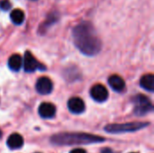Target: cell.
<instances>
[{
	"label": "cell",
	"instance_id": "9",
	"mask_svg": "<svg viewBox=\"0 0 154 153\" xmlns=\"http://www.w3.org/2000/svg\"><path fill=\"white\" fill-rule=\"evenodd\" d=\"M68 108L73 114H81L85 111V103L79 97H72L68 102Z\"/></svg>",
	"mask_w": 154,
	"mask_h": 153
},
{
	"label": "cell",
	"instance_id": "6",
	"mask_svg": "<svg viewBox=\"0 0 154 153\" xmlns=\"http://www.w3.org/2000/svg\"><path fill=\"white\" fill-rule=\"evenodd\" d=\"M90 96L95 101L102 103L108 98V91L105 86L101 84H97L92 87L90 90Z\"/></svg>",
	"mask_w": 154,
	"mask_h": 153
},
{
	"label": "cell",
	"instance_id": "1",
	"mask_svg": "<svg viewBox=\"0 0 154 153\" xmlns=\"http://www.w3.org/2000/svg\"><path fill=\"white\" fill-rule=\"evenodd\" d=\"M72 35L75 45L83 54L94 56L101 50L102 42L90 23L84 22L78 24L73 29Z\"/></svg>",
	"mask_w": 154,
	"mask_h": 153
},
{
	"label": "cell",
	"instance_id": "17",
	"mask_svg": "<svg viewBox=\"0 0 154 153\" xmlns=\"http://www.w3.org/2000/svg\"><path fill=\"white\" fill-rule=\"evenodd\" d=\"M102 153H112V151H110V150H108V149H106L105 151H103Z\"/></svg>",
	"mask_w": 154,
	"mask_h": 153
},
{
	"label": "cell",
	"instance_id": "2",
	"mask_svg": "<svg viewBox=\"0 0 154 153\" xmlns=\"http://www.w3.org/2000/svg\"><path fill=\"white\" fill-rule=\"evenodd\" d=\"M104 138L87 134V133H66L60 134L52 137V142L57 144H81V143H92V142H101Z\"/></svg>",
	"mask_w": 154,
	"mask_h": 153
},
{
	"label": "cell",
	"instance_id": "14",
	"mask_svg": "<svg viewBox=\"0 0 154 153\" xmlns=\"http://www.w3.org/2000/svg\"><path fill=\"white\" fill-rule=\"evenodd\" d=\"M11 21L14 24H22L24 20V14L21 9H14L10 14Z\"/></svg>",
	"mask_w": 154,
	"mask_h": 153
},
{
	"label": "cell",
	"instance_id": "3",
	"mask_svg": "<svg viewBox=\"0 0 154 153\" xmlns=\"http://www.w3.org/2000/svg\"><path fill=\"white\" fill-rule=\"evenodd\" d=\"M147 125L148 123H128L122 124H109L106 127V131L112 133H130L143 129Z\"/></svg>",
	"mask_w": 154,
	"mask_h": 153
},
{
	"label": "cell",
	"instance_id": "19",
	"mask_svg": "<svg viewBox=\"0 0 154 153\" xmlns=\"http://www.w3.org/2000/svg\"><path fill=\"white\" fill-rule=\"evenodd\" d=\"M31 1H35V0H31Z\"/></svg>",
	"mask_w": 154,
	"mask_h": 153
},
{
	"label": "cell",
	"instance_id": "16",
	"mask_svg": "<svg viewBox=\"0 0 154 153\" xmlns=\"http://www.w3.org/2000/svg\"><path fill=\"white\" fill-rule=\"evenodd\" d=\"M69 153H87V152H86V151H85V150H83V149H74V150H72V151H71Z\"/></svg>",
	"mask_w": 154,
	"mask_h": 153
},
{
	"label": "cell",
	"instance_id": "20",
	"mask_svg": "<svg viewBox=\"0 0 154 153\" xmlns=\"http://www.w3.org/2000/svg\"><path fill=\"white\" fill-rule=\"evenodd\" d=\"M132 153H136V152H132Z\"/></svg>",
	"mask_w": 154,
	"mask_h": 153
},
{
	"label": "cell",
	"instance_id": "11",
	"mask_svg": "<svg viewBox=\"0 0 154 153\" xmlns=\"http://www.w3.org/2000/svg\"><path fill=\"white\" fill-rule=\"evenodd\" d=\"M6 144L12 150L20 149L23 145V137L20 134H18V133H13V134H11L7 138Z\"/></svg>",
	"mask_w": 154,
	"mask_h": 153
},
{
	"label": "cell",
	"instance_id": "18",
	"mask_svg": "<svg viewBox=\"0 0 154 153\" xmlns=\"http://www.w3.org/2000/svg\"><path fill=\"white\" fill-rule=\"evenodd\" d=\"M1 137H2V131L0 130V139H1Z\"/></svg>",
	"mask_w": 154,
	"mask_h": 153
},
{
	"label": "cell",
	"instance_id": "15",
	"mask_svg": "<svg viewBox=\"0 0 154 153\" xmlns=\"http://www.w3.org/2000/svg\"><path fill=\"white\" fill-rule=\"evenodd\" d=\"M0 8L3 11H8L11 8V3L8 0H1L0 1Z\"/></svg>",
	"mask_w": 154,
	"mask_h": 153
},
{
	"label": "cell",
	"instance_id": "5",
	"mask_svg": "<svg viewBox=\"0 0 154 153\" xmlns=\"http://www.w3.org/2000/svg\"><path fill=\"white\" fill-rule=\"evenodd\" d=\"M23 66L24 69V71L26 72H34L35 70H44L46 68L43 64L40 63L34 56L30 51H25L24 58L23 61Z\"/></svg>",
	"mask_w": 154,
	"mask_h": 153
},
{
	"label": "cell",
	"instance_id": "13",
	"mask_svg": "<svg viewBox=\"0 0 154 153\" xmlns=\"http://www.w3.org/2000/svg\"><path fill=\"white\" fill-rule=\"evenodd\" d=\"M23 65V59L19 54L12 55L8 60V67L13 71H18Z\"/></svg>",
	"mask_w": 154,
	"mask_h": 153
},
{
	"label": "cell",
	"instance_id": "7",
	"mask_svg": "<svg viewBox=\"0 0 154 153\" xmlns=\"http://www.w3.org/2000/svg\"><path fill=\"white\" fill-rule=\"evenodd\" d=\"M36 91L41 94V95H48L52 91L53 88V85L51 80L49 78L46 77H42L40 78H38L36 85Z\"/></svg>",
	"mask_w": 154,
	"mask_h": 153
},
{
	"label": "cell",
	"instance_id": "12",
	"mask_svg": "<svg viewBox=\"0 0 154 153\" xmlns=\"http://www.w3.org/2000/svg\"><path fill=\"white\" fill-rule=\"evenodd\" d=\"M140 85L143 88L147 91L152 92L154 89V76L152 74H146L142 77Z\"/></svg>",
	"mask_w": 154,
	"mask_h": 153
},
{
	"label": "cell",
	"instance_id": "8",
	"mask_svg": "<svg viewBox=\"0 0 154 153\" xmlns=\"http://www.w3.org/2000/svg\"><path fill=\"white\" fill-rule=\"evenodd\" d=\"M38 113L41 117L44 119L52 118L56 114V107L51 103H42L39 106Z\"/></svg>",
	"mask_w": 154,
	"mask_h": 153
},
{
	"label": "cell",
	"instance_id": "4",
	"mask_svg": "<svg viewBox=\"0 0 154 153\" xmlns=\"http://www.w3.org/2000/svg\"><path fill=\"white\" fill-rule=\"evenodd\" d=\"M134 102L135 104L134 112L137 115H143L152 111V105L150 99L143 95H137L134 98Z\"/></svg>",
	"mask_w": 154,
	"mask_h": 153
},
{
	"label": "cell",
	"instance_id": "10",
	"mask_svg": "<svg viewBox=\"0 0 154 153\" xmlns=\"http://www.w3.org/2000/svg\"><path fill=\"white\" fill-rule=\"evenodd\" d=\"M108 84L116 92H122L125 87V80L118 75H112L108 78Z\"/></svg>",
	"mask_w": 154,
	"mask_h": 153
}]
</instances>
